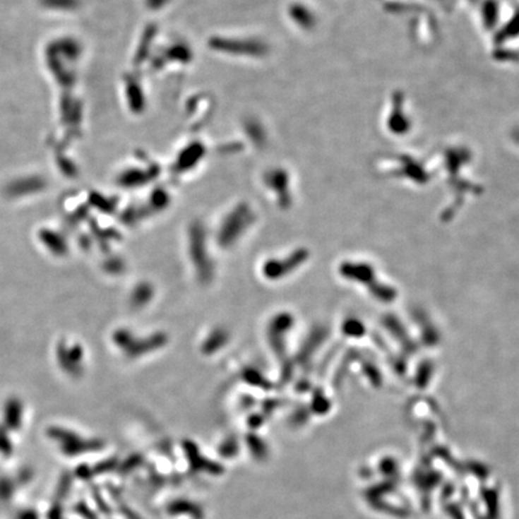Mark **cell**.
<instances>
[{"instance_id": "5", "label": "cell", "mask_w": 519, "mask_h": 519, "mask_svg": "<svg viewBox=\"0 0 519 519\" xmlns=\"http://www.w3.org/2000/svg\"><path fill=\"white\" fill-rule=\"evenodd\" d=\"M292 325V318L289 314L275 315L268 325V340L277 357H282L285 354L286 332L290 330Z\"/></svg>"}, {"instance_id": "3", "label": "cell", "mask_w": 519, "mask_h": 519, "mask_svg": "<svg viewBox=\"0 0 519 519\" xmlns=\"http://www.w3.org/2000/svg\"><path fill=\"white\" fill-rule=\"evenodd\" d=\"M250 217L246 210H236L232 215H229L224 222L222 229L217 234V244L222 248H229L234 246L238 238L241 237L246 227L249 226Z\"/></svg>"}, {"instance_id": "8", "label": "cell", "mask_w": 519, "mask_h": 519, "mask_svg": "<svg viewBox=\"0 0 519 519\" xmlns=\"http://www.w3.org/2000/svg\"><path fill=\"white\" fill-rule=\"evenodd\" d=\"M243 378L246 383H249L253 386L261 387V388H270V383L267 381L266 378L262 376L261 373H258L255 369H246L243 374Z\"/></svg>"}, {"instance_id": "2", "label": "cell", "mask_w": 519, "mask_h": 519, "mask_svg": "<svg viewBox=\"0 0 519 519\" xmlns=\"http://www.w3.org/2000/svg\"><path fill=\"white\" fill-rule=\"evenodd\" d=\"M189 253L198 280L210 282L213 279V261L208 253L205 229L201 225H193L190 229Z\"/></svg>"}, {"instance_id": "4", "label": "cell", "mask_w": 519, "mask_h": 519, "mask_svg": "<svg viewBox=\"0 0 519 519\" xmlns=\"http://www.w3.org/2000/svg\"><path fill=\"white\" fill-rule=\"evenodd\" d=\"M306 258V253L302 250L294 251L290 256L278 260L270 258L262 267V273L268 280H278L285 277L286 274L291 273L296 267L299 266Z\"/></svg>"}, {"instance_id": "7", "label": "cell", "mask_w": 519, "mask_h": 519, "mask_svg": "<svg viewBox=\"0 0 519 519\" xmlns=\"http://www.w3.org/2000/svg\"><path fill=\"white\" fill-rule=\"evenodd\" d=\"M153 296V286L148 282H141L136 287H133L131 296H130V303L133 308H142L152 301Z\"/></svg>"}, {"instance_id": "1", "label": "cell", "mask_w": 519, "mask_h": 519, "mask_svg": "<svg viewBox=\"0 0 519 519\" xmlns=\"http://www.w3.org/2000/svg\"><path fill=\"white\" fill-rule=\"evenodd\" d=\"M113 342L126 354V357L138 359L143 354L159 350L162 346H165L167 335L159 332L147 338L138 339L129 330H118L113 334Z\"/></svg>"}, {"instance_id": "6", "label": "cell", "mask_w": 519, "mask_h": 519, "mask_svg": "<svg viewBox=\"0 0 519 519\" xmlns=\"http://www.w3.org/2000/svg\"><path fill=\"white\" fill-rule=\"evenodd\" d=\"M229 342V333L224 328H215L210 332L203 344H202V352L205 354H214L220 350Z\"/></svg>"}]
</instances>
